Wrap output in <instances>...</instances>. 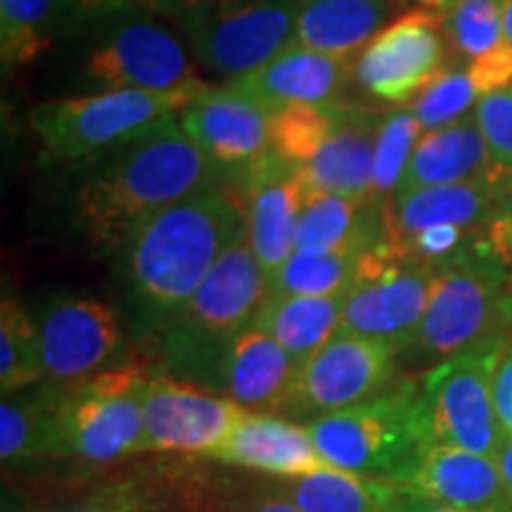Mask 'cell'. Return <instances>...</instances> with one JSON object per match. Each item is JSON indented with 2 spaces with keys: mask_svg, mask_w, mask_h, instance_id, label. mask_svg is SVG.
<instances>
[{
  "mask_svg": "<svg viewBox=\"0 0 512 512\" xmlns=\"http://www.w3.org/2000/svg\"><path fill=\"white\" fill-rule=\"evenodd\" d=\"M309 437L330 467L403 486L432 446L420 406V380L394 382L387 392L347 411L306 422Z\"/></svg>",
  "mask_w": 512,
  "mask_h": 512,
  "instance_id": "obj_4",
  "label": "cell"
},
{
  "mask_svg": "<svg viewBox=\"0 0 512 512\" xmlns=\"http://www.w3.org/2000/svg\"><path fill=\"white\" fill-rule=\"evenodd\" d=\"M294 358L271 335L249 325L230 344L219 394L247 413L280 415L299 377Z\"/></svg>",
  "mask_w": 512,
  "mask_h": 512,
  "instance_id": "obj_22",
  "label": "cell"
},
{
  "mask_svg": "<svg viewBox=\"0 0 512 512\" xmlns=\"http://www.w3.org/2000/svg\"><path fill=\"white\" fill-rule=\"evenodd\" d=\"M384 240V204L306 192L297 226V252L366 254Z\"/></svg>",
  "mask_w": 512,
  "mask_h": 512,
  "instance_id": "obj_26",
  "label": "cell"
},
{
  "mask_svg": "<svg viewBox=\"0 0 512 512\" xmlns=\"http://www.w3.org/2000/svg\"><path fill=\"white\" fill-rule=\"evenodd\" d=\"M190 3L192 0H79L74 17L100 19L119 10H145L176 19Z\"/></svg>",
  "mask_w": 512,
  "mask_h": 512,
  "instance_id": "obj_41",
  "label": "cell"
},
{
  "mask_svg": "<svg viewBox=\"0 0 512 512\" xmlns=\"http://www.w3.org/2000/svg\"><path fill=\"white\" fill-rule=\"evenodd\" d=\"M503 38L512 46V0H503Z\"/></svg>",
  "mask_w": 512,
  "mask_h": 512,
  "instance_id": "obj_48",
  "label": "cell"
},
{
  "mask_svg": "<svg viewBox=\"0 0 512 512\" xmlns=\"http://www.w3.org/2000/svg\"><path fill=\"white\" fill-rule=\"evenodd\" d=\"M209 183L223 178L174 114L95 157L76 190L74 223L95 252L119 254L145 221Z\"/></svg>",
  "mask_w": 512,
  "mask_h": 512,
  "instance_id": "obj_2",
  "label": "cell"
},
{
  "mask_svg": "<svg viewBox=\"0 0 512 512\" xmlns=\"http://www.w3.org/2000/svg\"><path fill=\"white\" fill-rule=\"evenodd\" d=\"M479 100L477 88L472 86L467 67L444 69V74L413 100L411 112L418 119L422 133L451 126L475 110Z\"/></svg>",
  "mask_w": 512,
  "mask_h": 512,
  "instance_id": "obj_37",
  "label": "cell"
},
{
  "mask_svg": "<svg viewBox=\"0 0 512 512\" xmlns=\"http://www.w3.org/2000/svg\"><path fill=\"white\" fill-rule=\"evenodd\" d=\"M498 214L512 216V169H503L498 178Z\"/></svg>",
  "mask_w": 512,
  "mask_h": 512,
  "instance_id": "obj_46",
  "label": "cell"
},
{
  "mask_svg": "<svg viewBox=\"0 0 512 512\" xmlns=\"http://www.w3.org/2000/svg\"><path fill=\"white\" fill-rule=\"evenodd\" d=\"M351 74V60L318 53L292 41L271 62L242 79L230 81V86L261 100L271 112L287 105L337 107L344 105Z\"/></svg>",
  "mask_w": 512,
  "mask_h": 512,
  "instance_id": "obj_19",
  "label": "cell"
},
{
  "mask_svg": "<svg viewBox=\"0 0 512 512\" xmlns=\"http://www.w3.org/2000/svg\"><path fill=\"white\" fill-rule=\"evenodd\" d=\"M302 512H380V482L323 467L294 479H271Z\"/></svg>",
  "mask_w": 512,
  "mask_h": 512,
  "instance_id": "obj_31",
  "label": "cell"
},
{
  "mask_svg": "<svg viewBox=\"0 0 512 512\" xmlns=\"http://www.w3.org/2000/svg\"><path fill=\"white\" fill-rule=\"evenodd\" d=\"M268 302V275L247 235L216 261L204 283L152 349L159 375L219 394L221 370L233 339L254 325Z\"/></svg>",
  "mask_w": 512,
  "mask_h": 512,
  "instance_id": "obj_3",
  "label": "cell"
},
{
  "mask_svg": "<svg viewBox=\"0 0 512 512\" xmlns=\"http://www.w3.org/2000/svg\"><path fill=\"white\" fill-rule=\"evenodd\" d=\"M422 128L411 110L384 114L375 143L373 159V200L384 204L399 190L403 171L411 162Z\"/></svg>",
  "mask_w": 512,
  "mask_h": 512,
  "instance_id": "obj_36",
  "label": "cell"
},
{
  "mask_svg": "<svg viewBox=\"0 0 512 512\" xmlns=\"http://www.w3.org/2000/svg\"><path fill=\"white\" fill-rule=\"evenodd\" d=\"M41 342L34 313L17 297H3L0 304V389L22 392L43 382Z\"/></svg>",
  "mask_w": 512,
  "mask_h": 512,
  "instance_id": "obj_33",
  "label": "cell"
},
{
  "mask_svg": "<svg viewBox=\"0 0 512 512\" xmlns=\"http://www.w3.org/2000/svg\"><path fill=\"white\" fill-rule=\"evenodd\" d=\"M508 275L486 245L484 230L463 254L437 268L425 316L403 356L422 368L479 347L505 332ZM510 337V335H508Z\"/></svg>",
  "mask_w": 512,
  "mask_h": 512,
  "instance_id": "obj_6",
  "label": "cell"
},
{
  "mask_svg": "<svg viewBox=\"0 0 512 512\" xmlns=\"http://www.w3.org/2000/svg\"><path fill=\"white\" fill-rule=\"evenodd\" d=\"M361 256L354 252H294L278 271L268 275V297L347 294L358 278Z\"/></svg>",
  "mask_w": 512,
  "mask_h": 512,
  "instance_id": "obj_32",
  "label": "cell"
},
{
  "mask_svg": "<svg viewBox=\"0 0 512 512\" xmlns=\"http://www.w3.org/2000/svg\"><path fill=\"white\" fill-rule=\"evenodd\" d=\"M247 235L245 204L209 183L145 221L119 249L117 278L128 337L155 349L216 261Z\"/></svg>",
  "mask_w": 512,
  "mask_h": 512,
  "instance_id": "obj_1",
  "label": "cell"
},
{
  "mask_svg": "<svg viewBox=\"0 0 512 512\" xmlns=\"http://www.w3.org/2000/svg\"><path fill=\"white\" fill-rule=\"evenodd\" d=\"M415 3H418L422 10H430V12H437V15H444V12L448 8H453L458 0H415Z\"/></svg>",
  "mask_w": 512,
  "mask_h": 512,
  "instance_id": "obj_47",
  "label": "cell"
},
{
  "mask_svg": "<svg viewBox=\"0 0 512 512\" xmlns=\"http://www.w3.org/2000/svg\"><path fill=\"white\" fill-rule=\"evenodd\" d=\"M494 408L503 439L512 437V335L498 356L494 368Z\"/></svg>",
  "mask_w": 512,
  "mask_h": 512,
  "instance_id": "obj_43",
  "label": "cell"
},
{
  "mask_svg": "<svg viewBox=\"0 0 512 512\" xmlns=\"http://www.w3.org/2000/svg\"><path fill=\"white\" fill-rule=\"evenodd\" d=\"M494 166L484 176L465 183L432 185L394 195L384 202V245L399 249L413 235L434 226H463L482 230L498 216V178Z\"/></svg>",
  "mask_w": 512,
  "mask_h": 512,
  "instance_id": "obj_17",
  "label": "cell"
},
{
  "mask_svg": "<svg viewBox=\"0 0 512 512\" xmlns=\"http://www.w3.org/2000/svg\"><path fill=\"white\" fill-rule=\"evenodd\" d=\"M83 76L102 91H183L204 88L188 48L145 10L100 17L83 57Z\"/></svg>",
  "mask_w": 512,
  "mask_h": 512,
  "instance_id": "obj_9",
  "label": "cell"
},
{
  "mask_svg": "<svg viewBox=\"0 0 512 512\" xmlns=\"http://www.w3.org/2000/svg\"><path fill=\"white\" fill-rule=\"evenodd\" d=\"M339 107L287 105L271 114V147L292 166H304L335 131Z\"/></svg>",
  "mask_w": 512,
  "mask_h": 512,
  "instance_id": "obj_34",
  "label": "cell"
},
{
  "mask_svg": "<svg viewBox=\"0 0 512 512\" xmlns=\"http://www.w3.org/2000/svg\"><path fill=\"white\" fill-rule=\"evenodd\" d=\"M484 240L498 256L508 275V294H505V332L512 335V216L498 214L484 228Z\"/></svg>",
  "mask_w": 512,
  "mask_h": 512,
  "instance_id": "obj_42",
  "label": "cell"
},
{
  "mask_svg": "<svg viewBox=\"0 0 512 512\" xmlns=\"http://www.w3.org/2000/svg\"><path fill=\"white\" fill-rule=\"evenodd\" d=\"M380 512H463L451 505L437 503L432 498L408 489V486L380 484Z\"/></svg>",
  "mask_w": 512,
  "mask_h": 512,
  "instance_id": "obj_44",
  "label": "cell"
},
{
  "mask_svg": "<svg viewBox=\"0 0 512 512\" xmlns=\"http://www.w3.org/2000/svg\"><path fill=\"white\" fill-rule=\"evenodd\" d=\"M434 275V268L401 259L384 242L368 249L344 297L339 332L389 342L403 354L430 304Z\"/></svg>",
  "mask_w": 512,
  "mask_h": 512,
  "instance_id": "obj_13",
  "label": "cell"
},
{
  "mask_svg": "<svg viewBox=\"0 0 512 512\" xmlns=\"http://www.w3.org/2000/svg\"><path fill=\"white\" fill-rule=\"evenodd\" d=\"M302 0H192L176 17L197 62L242 79L294 41Z\"/></svg>",
  "mask_w": 512,
  "mask_h": 512,
  "instance_id": "obj_8",
  "label": "cell"
},
{
  "mask_svg": "<svg viewBox=\"0 0 512 512\" xmlns=\"http://www.w3.org/2000/svg\"><path fill=\"white\" fill-rule=\"evenodd\" d=\"M174 496V484L162 472H112L43 503L15 512H164Z\"/></svg>",
  "mask_w": 512,
  "mask_h": 512,
  "instance_id": "obj_28",
  "label": "cell"
},
{
  "mask_svg": "<svg viewBox=\"0 0 512 512\" xmlns=\"http://www.w3.org/2000/svg\"><path fill=\"white\" fill-rule=\"evenodd\" d=\"M240 185L245 190L247 242L266 275H273L297 252V226L306 190L297 169L275 152Z\"/></svg>",
  "mask_w": 512,
  "mask_h": 512,
  "instance_id": "obj_18",
  "label": "cell"
},
{
  "mask_svg": "<svg viewBox=\"0 0 512 512\" xmlns=\"http://www.w3.org/2000/svg\"><path fill=\"white\" fill-rule=\"evenodd\" d=\"M399 361L401 349L394 344L337 332L299 370L280 418L306 425L375 399L394 384Z\"/></svg>",
  "mask_w": 512,
  "mask_h": 512,
  "instance_id": "obj_11",
  "label": "cell"
},
{
  "mask_svg": "<svg viewBox=\"0 0 512 512\" xmlns=\"http://www.w3.org/2000/svg\"><path fill=\"white\" fill-rule=\"evenodd\" d=\"M475 119L482 131L491 164L512 169V86L486 93L477 100Z\"/></svg>",
  "mask_w": 512,
  "mask_h": 512,
  "instance_id": "obj_38",
  "label": "cell"
},
{
  "mask_svg": "<svg viewBox=\"0 0 512 512\" xmlns=\"http://www.w3.org/2000/svg\"><path fill=\"white\" fill-rule=\"evenodd\" d=\"M238 403L155 373L145 389V453L209 458L245 418Z\"/></svg>",
  "mask_w": 512,
  "mask_h": 512,
  "instance_id": "obj_16",
  "label": "cell"
},
{
  "mask_svg": "<svg viewBox=\"0 0 512 512\" xmlns=\"http://www.w3.org/2000/svg\"><path fill=\"white\" fill-rule=\"evenodd\" d=\"M494 169L484 136L479 131L475 110L451 126L422 133L411 162L403 171L396 195L432 188V185L465 183Z\"/></svg>",
  "mask_w": 512,
  "mask_h": 512,
  "instance_id": "obj_27",
  "label": "cell"
},
{
  "mask_svg": "<svg viewBox=\"0 0 512 512\" xmlns=\"http://www.w3.org/2000/svg\"><path fill=\"white\" fill-rule=\"evenodd\" d=\"M34 320L46 382H83L131 361L117 311L93 294H53Z\"/></svg>",
  "mask_w": 512,
  "mask_h": 512,
  "instance_id": "obj_12",
  "label": "cell"
},
{
  "mask_svg": "<svg viewBox=\"0 0 512 512\" xmlns=\"http://www.w3.org/2000/svg\"><path fill=\"white\" fill-rule=\"evenodd\" d=\"M0 460L12 475H43L62 467L55 420V384L38 382L0 403Z\"/></svg>",
  "mask_w": 512,
  "mask_h": 512,
  "instance_id": "obj_24",
  "label": "cell"
},
{
  "mask_svg": "<svg viewBox=\"0 0 512 512\" xmlns=\"http://www.w3.org/2000/svg\"><path fill=\"white\" fill-rule=\"evenodd\" d=\"M216 512H302L290 498L266 482L216 486Z\"/></svg>",
  "mask_w": 512,
  "mask_h": 512,
  "instance_id": "obj_39",
  "label": "cell"
},
{
  "mask_svg": "<svg viewBox=\"0 0 512 512\" xmlns=\"http://www.w3.org/2000/svg\"><path fill=\"white\" fill-rule=\"evenodd\" d=\"M403 486L463 512H512V494L496 460L463 448L432 444Z\"/></svg>",
  "mask_w": 512,
  "mask_h": 512,
  "instance_id": "obj_23",
  "label": "cell"
},
{
  "mask_svg": "<svg viewBox=\"0 0 512 512\" xmlns=\"http://www.w3.org/2000/svg\"><path fill=\"white\" fill-rule=\"evenodd\" d=\"M204 88L183 91H100L79 98L43 102L31 110L29 126L50 162L74 164L140 136L166 117H174Z\"/></svg>",
  "mask_w": 512,
  "mask_h": 512,
  "instance_id": "obj_7",
  "label": "cell"
},
{
  "mask_svg": "<svg viewBox=\"0 0 512 512\" xmlns=\"http://www.w3.org/2000/svg\"><path fill=\"white\" fill-rule=\"evenodd\" d=\"M271 110L233 88H207L178 112V124L216 166L223 181L242 183L273 155Z\"/></svg>",
  "mask_w": 512,
  "mask_h": 512,
  "instance_id": "obj_15",
  "label": "cell"
},
{
  "mask_svg": "<svg viewBox=\"0 0 512 512\" xmlns=\"http://www.w3.org/2000/svg\"><path fill=\"white\" fill-rule=\"evenodd\" d=\"M406 0H302L294 41L318 53L354 60L394 22Z\"/></svg>",
  "mask_w": 512,
  "mask_h": 512,
  "instance_id": "obj_25",
  "label": "cell"
},
{
  "mask_svg": "<svg viewBox=\"0 0 512 512\" xmlns=\"http://www.w3.org/2000/svg\"><path fill=\"white\" fill-rule=\"evenodd\" d=\"M382 117L366 107L342 105L335 131L325 145L297 169L306 192L373 200V159Z\"/></svg>",
  "mask_w": 512,
  "mask_h": 512,
  "instance_id": "obj_21",
  "label": "cell"
},
{
  "mask_svg": "<svg viewBox=\"0 0 512 512\" xmlns=\"http://www.w3.org/2000/svg\"><path fill=\"white\" fill-rule=\"evenodd\" d=\"M347 294L330 297H268L254 325L271 335L299 368L339 332Z\"/></svg>",
  "mask_w": 512,
  "mask_h": 512,
  "instance_id": "obj_29",
  "label": "cell"
},
{
  "mask_svg": "<svg viewBox=\"0 0 512 512\" xmlns=\"http://www.w3.org/2000/svg\"><path fill=\"white\" fill-rule=\"evenodd\" d=\"M508 335L486 339L420 377V406L430 441L496 458L503 432L494 408V368Z\"/></svg>",
  "mask_w": 512,
  "mask_h": 512,
  "instance_id": "obj_10",
  "label": "cell"
},
{
  "mask_svg": "<svg viewBox=\"0 0 512 512\" xmlns=\"http://www.w3.org/2000/svg\"><path fill=\"white\" fill-rule=\"evenodd\" d=\"M209 460L268 479H294L328 467L306 425L264 413H245Z\"/></svg>",
  "mask_w": 512,
  "mask_h": 512,
  "instance_id": "obj_20",
  "label": "cell"
},
{
  "mask_svg": "<svg viewBox=\"0 0 512 512\" xmlns=\"http://www.w3.org/2000/svg\"><path fill=\"white\" fill-rule=\"evenodd\" d=\"M496 465H498V472H501L505 486H508V491L512 494V437H505L501 448H498L496 453Z\"/></svg>",
  "mask_w": 512,
  "mask_h": 512,
  "instance_id": "obj_45",
  "label": "cell"
},
{
  "mask_svg": "<svg viewBox=\"0 0 512 512\" xmlns=\"http://www.w3.org/2000/svg\"><path fill=\"white\" fill-rule=\"evenodd\" d=\"M79 0H0V55L5 72L34 62L74 15Z\"/></svg>",
  "mask_w": 512,
  "mask_h": 512,
  "instance_id": "obj_30",
  "label": "cell"
},
{
  "mask_svg": "<svg viewBox=\"0 0 512 512\" xmlns=\"http://www.w3.org/2000/svg\"><path fill=\"white\" fill-rule=\"evenodd\" d=\"M155 370L131 361L74 384H55L62 467L98 475L145 456V389Z\"/></svg>",
  "mask_w": 512,
  "mask_h": 512,
  "instance_id": "obj_5",
  "label": "cell"
},
{
  "mask_svg": "<svg viewBox=\"0 0 512 512\" xmlns=\"http://www.w3.org/2000/svg\"><path fill=\"white\" fill-rule=\"evenodd\" d=\"M439 17L448 48L470 62L505 43L503 0H458Z\"/></svg>",
  "mask_w": 512,
  "mask_h": 512,
  "instance_id": "obj_35",
  "label": "cell"
},
{
  "mask_svg": "<svg viewBox=\"0 0 512 512\" xmlns=\"http://www.w3.org/2000/svg\"><path fill=\"white\" fill-rule=\"evenodd\" d=\"M446 46L437 12H403L358 55L354 79L375 100L406 105L444 74Z\"/></svg>",
  "mask_w": 512,
  "mask_h": 512,
  "instance_id": "obj_14",
  "label": "cell"
},
{
  "mask_svg": "<svg viewBox=\"0 0 512 512\" xmlns=\"http://www.w3.org/2000/svg\"><path fill=\"white\" fill-rule=\"evenodd\" d=\"M467 74H470V81L477 88L479 98L512 86V46L501 43L498 48L472 60L467 64Z\"/></svg>",
  "mask_w": 512,
  "mask_h": 512,
  "instance_id": "obj_40",
  "label": "cell"
}]
</instances>
